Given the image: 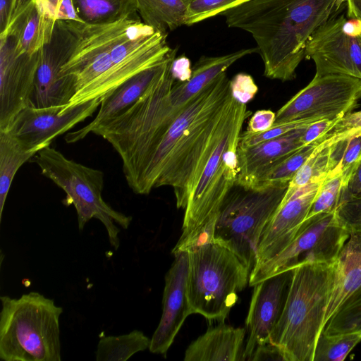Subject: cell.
<instances>
[{
    "instance_id": "cell-44",
    "label": "cell",
    "mask_w": 361,
    "mask_h": 361,
    "mask_svg": "<svg viewBox=\"0 0 361 361\" xmlns=\"http://www.w3.org/2000/svg\"><path fill=\"white\" fill-rule=\"evenodd\" d=\"M56 20L84 23L79 17L73 0H62L56 13Z\"/></svg>"
},
{
    "instance_id": "cell-13",
    "label": "cell",
    "mask_w": 361,
    "mask_h": 361,
    "mask_svg": "<svg viewBox=\"0 0 361 361\" xmlns=\"http://www.w3.org/2000/svg\"><path fill=\"white\" fill-rule=\"evenodd\" d=\"M101 99L65 109V105L44 108L27 106L21 110L4 130L26 150L39 152L50 146L59 135L92 116Z\"/></svg>"
},
{
    "instance_id": "cell-5",
    "label": "cell",
    "mask_w": 361,
    "mask_h": 361,
    "mask_svg": "<svg viewBox=\"0 0 361 361\" xmlns=\"http://www.w3.org/2000/svg\"><path fill=\"white\" fill-rule=\"evenodd\" d=\"M250 114L246 104L233 99L222 137L185 209L183 232L172 253L213 241L220 207L237 178V150L241 129Z\"/></svg>"
},
{
    "instance_id": "cell-21",
    "label": "cell",
    "mask_w": 361,
    "mask_h": 361,
    "mask_svg": "<svg viewBox=\"0 0 361 361\" xmlns=\"http://www.w3.org/2000/svg\"><path fill=\"white\" fill-rule=\"evenodd\" d=\"M305 128L295 129L249 147H238V174L235 185L252 188L257 179L271 166L303 146L301 137Z\"/></svg>"
},
{
    "instance_id": "cell-9",
    "label": "cell",
    "mask_w": 361,
    "mask_h": 361,
    "mask_svg": "<svg viewBox=\"0 0 361 361\" xmlns=\"http://www.w3.org/2000/svg\"><path fill=\"white\" fill-rule=\"evenodd\" d=\"M288 185L258 189L235 185L237 188L233 186L223 201L214 228L213 241L233 252L250 272L256 264L262 232Z\"/></svg>"
},
{
    "instance_id": "cell-42",
    "label": "cell",
    "mask_w": 361,
    "mask_h": 361,
    "mask_svg": "<svg viewBox=\"0 0 361 361\" xmlns=\"http://www.w3.org/2000/svg\"><path fill=\"white\" fill-rule=\"evenodd\" d=\"M171 75L178 82L188 81L192 74L190 60L184 56L175 58L171 65Z\"/></svg>"
},
{
    "instance_id": "cell-38",
    "label": "cell",
    "mask_w": 361,
    "mask_h": 361,
    "mask_svg": "<svg viewBox=\"0 0 361 361\" xmlns=\"http://www.w3.org/2000/svg\"><path fill=\"white\" fill-rule=\"evenodd\" d=\"M232 97L238 102L247 104L252 99L258 92V87L251 75L238 73L230 81Z\"/></svg>"
},
{
    "instance_id": "cell-7",
    "label": "cell",
    "mask_w": 361,
    "mask_h": 361,
    "mask_svg": "<svg viewBox=\"0 0 361 361\" xmlns=\"http://www.w3.org/2000/svg\"><path fill=\"white\" fill-rule=\"evenodd\" d=\"M188 295L193 313L224 321L249 283L250 272L227 247L211 241L190 247Z\"/></svg>"
},
{
    "instance_id": "cell-2",
    "label": "cell",
    "mask_w": 361,
    "mask_h": 361,
    "mask_svg": "<svg viewBox=\"0 0 361 361\" xmlns=\"http://www.w3.org/2000/svg\"><path fill=\"white\" fill-rule=\"evenodd\" d=\"M338 0H250L224 12L227 25L250 33L264 75L288 81L305 58L307 42L332 15Z\"/></svg>"
},
{
    "instance_id": "cell-43",
    "label": "cell",
    "mask_w": 361,
    "mask_h": 361,
    "mask_svg": "<svg viewBox=\"0 0 361 361\" xmlns=\"http://www.w3.org/2000/svg\"><path fill=\"white\" fill-rule=\"evenodd\" d=\"M250 360H284V359L279 348L269 341L257 346Z\"/></svg>"
},
{
    "instance_id": "cell-49",
    "label": "cell",
    "mask_w": 361,
    "mask_h": 361,
    "mask_svg": "<svg viewBox=\"0 0 361 361\" xmlns=\"http://www.w3.org/2000/svg\"><path fill=\"white\" fill-rule=\"evenodd\" d=\"M25 1L27 0H13L11 8V13H10V18L13 13V11L19 7L21 4H23ZM9 18V19H10Z\"/></svg>"
},
{
    "instance_id": "cell-1",
    "label": "cell",
    "mask_w": 361,
    "mask_h": 361,
    "mask_svg": "<svg viewBox=\"0 0 361 361\" xmlns=\"http://www.w3.org/2000/svg\"><path fill=\"white\" fill-rule=\"evenodd\" d=\"M230 81L224 72L185 104L174 107L170 92L175 80L167 71L97 129L119 154L133 192L148 195L170 186L177 207L186 208L224 131L233 99Z\"/></svg>"
},
{
    "instance_id": "cell-26",
    "label": "cell",
    "mask_w": 361,
    "mask_h": 361,
    "mask_svg": "<svg viewBox=\"0 0 361 361\" xmlns=\"http://www.w3.org/2000/svg\"><path fill=\"white\" fill-rule=\"evenodd\" d=\"M84 23L102 24L115 22L137 13V0H73Z\"/></svg>"
},
{
    "instance_id": "cell-6",
    "label": "cell",
    "mask_w": 361,
    "mask_h": 361,
    "mask_svg": "<svg viewBox=\"0 0 361 361\" xmlns=\"http://www.w3.org/2000/svg\"><path fill=\"white\" fill-rule=\"evenodd\" d=\"M0 358L5 361H61V307L37 292L0 298Z\"/></svg>"
},
{
    "instance_id": "cell-41",
    "label": "cell",
    "mask_w": 361,
    "mask_h": 361,
    "mask_svg": "<svg viewBox=\"0 0 361 361\" xmlns=\"http://www.w3.org/2000/svg\"><path fill=\"white\" fill-rule=\"evenodd\" d=\"M276 113L271 110H258L251 116L246 132L257 133L269 129L274 123Z\"/></svg>"
},
{
    "instance_id": "cell-22",
    "label": "cell",
    "mask_w": 361,
    "mask_h": 361,
    "mask_svg": "<svg viewBox=\"0 0 361 361\" xmlns=\"http://www.w3.org/2000/svg\"><path fill=\"white\" fill-rule=\"evenodd\" d=\"M245 329L224 323L209 328L186 349L185 361L244 360Z\"/></svg>"
},
{
    "instance_id": "cell-33",
    "label": "cell",
    "mask_w": 361,
    "mask_h": 361,
    "mask_svg": "<svg viewBox=\"0 0 361 361\" xmlns=\"http://www.w3.org/2000/svg\"><path fill=\"white\" fill-rule=\"evenodd\" d=\"M361 341V334L347 333L327 335L321 334L313 361H343Z\"/></svg>"
},
{
    "instance_id": "cell-16",
    "label": "cell",
    "mask_w": 361,
    "mask_h": 361,
    "mask_svg": "<svg viewBox=\"0 0 361 361\" xmlns=\"http://www.w3.org/2000/svg\"><path fill=\"white\" fill-rule=\"evenodd\" d=\"M293 269L270 276L254 286L246 319L248 336L244 360H250L255 348L269 341L279 320L289 292Z\"/></svg>"
},
{
    "instance_id": "cell-4",
    "label": "cell",
    "mask_w": 361,
    "mask_h": 361,
    "mask_svg": "<svg viewBox=\"0 0 361 361\" xmlns=\"http://www.w3.org/2000/svg\"><path fill=\"white\" fill-rule=\"evenodd\" d=\"M335 262H308L293 269L282 314L269 341L285 361H313L334 280Z\"/></svg>"
},
{
    "instance_id": "cell-17",
    "label": "cell",
    "mask_w": 361,
    "mask_h": 361,
    "mask_svg": "<svg viewBox=\"0 0 361 361\" xmlns=\"http://www.w3.org/2000/svg\"><path fill=\"white\" fill-rule=\"evenodd\" d=\"M320 183H309L284 196L262 232L255 267L277 255L292 242L307 218Z\"/></svg>"
},
{
    "instance_id": "cell-12",
    "label": "cell",
    "mask_w": 361,
    "mask_h": 361,
    "mask_svg": "<svg viewBox=\"0 0 361 361\" xmlns=\"http://www.w3.org/2000/svg\"><path fill=\"white\" fill-rule=\"evenodd\" d=\"M305 58L314 61V76L341 74L361 79V20L331 16L311 37Z\"/></svg>"
},
{
    "instance_id": "cell-48",
    "label": "cell",
    "mask_w": 361,
    "mask_h": 361,
    "mask_svg": "<svg viewBox=\"0 0 361 361\" xmlns=\"http://www.w3.org/2000/svg\"><path fill=\"white\" fill-rule=\"evenodd\" d=\"M45 1L47 2V4L51 8V9L54 11V12L56 14V13H57L60 4L62 0H45Z\"/></svg>"
},
{
    "instance_id": "cell-40",
    "label": "cell",
    "mask_w": 361,
    "mask_h": 361,
    "mask_svg": "<svg viewBox=\"0 0 361 361\" xmlns=\"http://www.w3.org/2000/svg\"><path fill=\"white\" fill-rule=\"evenodd\" d=\"M340 118H323L307 126L301 137L302 145L310 144L325 135Z\"/></svg>"
},
{
    "instance_id": "cell-31",
    "label": "cell",
    "mask_w": 361,
    "mask_h": 361,
    "mask_svg": "<svg viewBox=\"0 0 361 361\" xmlns=\"http://www.w3.org/2000/svg\"><path fill=\"white\" fill-rule=\"evenodd\" d=\"M334 136L336 140L331 146L329 175L342 173L347 185L361 161V133Z\"/></svg>"
},
{
    "instance_id": "cell-46",
    "label": "cell",
    "mask_w": 361,
    "mask_h": 361,
    "mask_svg": "<svg viewBox=\"0 0 361 361\" xmlns=\"http://www.w3.org/2000/svg\"><path fill=\"white\" fill-rule=\"evenodd\" d=\"M13 0H0V33L7 27Z\"/></svg>"
},
{
    "instance_id": "cell-10",
    "label": "cell",
    "mask_w": 361,
    "mask_h": 361,
    "mask_svg": "<svg viewBox=\"0 0 361 361\" xmlns=\"http://www.w3.org/2000/svg\"><path fill=\"white\" fill-rule=\"evenodd\" d=\"M350 233L334 212L307 218L292 242L280 253L254 267L249 285L308 262H335Z\"/></svg>"
},
{
    "instance_id": "cell-39",
    "label": "cell",
    "mask_w": 361,
    "mask_h": 361,
    "mask_svg": "<svg viewBox=\"0 0 361 361\" xmlns=\"http://www.w3.org/2000/svg\"><path fill=\"white\" fill-rule=\"evenodd\" d=\"M361 133V110L350 112L340 118L326 136L346 135Z\"/></svg>"
},
{
    "instance_id": "cell-25",
    "label": "cell",
    "mask_w": 361,
    "mask_h": 361,
    "mask_svg": "<svg viewBox=\"0 0 361 361\" xmlns=\"http://www.w3.org/2000/svg\"><path fill=\"white\" fill-rule=\"evenodd\" d=\"M186 9L185 0H137L142 22L164 34L185 25Z\"/></svg>"
},
{
    "instance_id": "cell-37",
    "label": "cell",
    "mask_w": 361,
    "mask_h": 361,
    "mask_svg": "<svg viewBox=\"0 0 361 361\" xmlns=\"http://www.w3.org/2000/svg\"><path fill=\"white\" fill-rule=\"evenodd\" d=\"M317 118H310L289 121L279 124H274L269 129L257 133H241L238 142V147L246 148L258 143L271 140L295 129L307 127L310 124L318 121Z\"/></svg>"
},
{
    "instance_id": "cell-23",
    "label": "cell",
    "mask_w": 361,
    "mask_h": 361,
    "mask_svg": "<svg viewBox=\"0 0 361 361\" xmlns=\"http://www.w3.org/2000/svg\"><path fill=\"white\" fill-rule=\"evenodd\" d=\"M361 286V233H352L336 262L334 280L324 326L345 299Z\"/></svg>"
},
{
    "instance_id": "cell-3",
    "label": "cell",
    "mask_w": 361,
    "mask_h": 361,
    "mask_svg": "<svg viewBox=\"0 0 361 361\" xmlns=\"http://www.w3.org/2000/svg\"><path fill=\"white\" fill-rule=\"evenodd\" d=\"M136 18L102 24L73 21L69 56L60 74L74 78L75 93L65 109L94 99H102L128 79L166 58L168 54L164 58L152 57L123 63L113 59L111 50L114 42Z\"/></svg>"
},
{
    "instance_id": "cell-20",
    "label": "cell",
    "mask_w": 361,
    "mask_h": 361,
    "mask_svg": "<svg viewBox=\"0 0 361 361\" xmlns=\"http://www.w3.org/2000/svg\"><path fill=\"white\" fill-rule=\"evenodd\" d=\"M56 20L45 0H27L13 11L0 37H10L18 54H34L51 42Z\"/></svg>"
},
{
    "instance_id": "cell-45",
    "label": "cell",
    "mask_w": 361,
    "mask_h": 361,
    "mask_svg": "<svg viewBox=\"0 0 361 361\" xmlns=\"http://www.w3.org/2000/svg\"><path fill=\"white\" fill-rule=\"evenodd\" d=\"M343 191L349 194H361V161L351 176Z\"/></svg>"
},
{
    "instance_id": "cell-36",
    "label": "cell",
    "mask_w": 361,
    "mask_h": 361,
    "mask_svg": "<svg viewBox=\"0 0 361 361\" xmlns=\"http://www.w3.org/2000/svg\"><path fill=\"white\" fill-rule=\"evenodd\" d=\"M334 213L350 234L361 233V194H349L343 191Z\"/></svg>"
},
{
    "instance_id": "cell-24",
    "label": "cell",
    "mask_w": 361,
    "mask_h": 361,
    "mask_svg": "<svg viewBox=\"0 0 361 361\" xmlns=\"http://www.w3.org/2000/svg\"><path fill=\"white\" fill-rule=\"evenodd\" d=\"M257 52V48H248L217 56H201L192 69L190 78L183 82H174L170 101L174 107L181 106L201 91L221 73L243 57Z\"/></svg>"
},
{
    "instance_id": "cell-47",
    "label": "cell",
    "mask_w": 361,
    "mask_h": 361,
    "mask_svg": "<svg viewBox=\"0 0 361 361\" xmlns=\"http://www.w3.org/2000/svg\"><path fill=\"white\" fill-rule=\"evenodd\" d=\"M348 1V17L357 18L361 20V0Z\"/></svg>"
},
{
    "instance_id": "cell-34",
    "label": "cell",
    "mask_w": 361,
    "mask_h": 361,
    "mask_svg": "<svg viewBox=\"0 0 361 361\" xmlns=\"http://www.w3.org/2000/svg\"><path fill=\"white\" fill-rule=\"evenodd\" d=\"M345 186L342 173L328 175L319 185L307 218L320 213L334 212Z\"/></svg>"
},
{
    "instance_id": "cell-19",
    "label": "cell",
    "mask_w": 361,
    "mask_h": 361,
    "mask_svg": "<svg viewBox=\"0 0 361 361\" xmlns=\"http://www.w3.org/2000/svg\"><path fill=\"white\" fill-rule=\"evenodd\" d=\"M176 49H171L163 61L134 75L103 97L95 118L85 127L67 133L66 142L71 144L84 139L99 126L132 106L165 73L176 58Z\"/></svg>"
},
{
    "instance_id": "cell-32",
    "label": "cell",
    "mask_w": 361,
    "mask_h": 361,
    "mask_svg": "<svg viewBox=\"0 0 361 361\" xmlns=\"http://www.w3.org/2000/svg\"><path fill=\"white\" fill-rule=\"evenodd\" d=\"M322 332L327 335L361 334V286L341 305Z\"/></svg>"
},
{
    "instance_id": "cell-30",
    "label": "cell",
    "mask_w": 361,
    "mask_h": 361,
    "mask_svg": "<svg viewBox=\"0 0 361 361\" xmlns=\"http://www.w3.org/2000/svg\"><path fill=\"white\" fill-rule=\"evenodd\" d=\"M323 140L324 138L322 137L280 159L258 178L252 188L289 185L299 169Z\"/></svg>"
},
{
    "instance_id": "cell-27",
    "label": "cell",
    "mask_w": 361,
    "mask_h": 361,
    "mask_svg": "<svg viewBox=\"0 0 361 361\" xmlns=\"http://www.w3.org/2000/svg\"><path fill=\"white\" fill-rule=\"evenodd\" d=\"M37 153L36 151L25 149L8 133L0 130V221L16 172Z\"/></svg>"
},
{
    "instance_id": "cell-18",
    "label": "cell",
    "mask_w": 361,
    "mask_h": 361,
    "mask_svg": "<svg viewBox=\"0 0 361 361\" xmlns=\"http://www.w3.org/2000/svg\"><path fill=\"white\" fill-rule=\"evenodd\" d=\"M174 261L165 276L163 311L150 341L151 353L165 355L188 316L192 314L188 295V252L173 253Z\"/></svg>"
},
{
    "instance_id": "cell-29",
    "label": "cell",
    "mask_w": 361,
    "mask_h": 361,
    "mask_svg": "<svg viewBox=\"0 0 361 361\" xmlns=\"http://www.w3.org/2000/svg\"><path fill=\"white\" fill-rule=\"evenodd\" d=\"M324 136L326 139L317 145L290 181L285 197L309 183L322 182L330 173L331 146L336 137Z\"/></svg>"
},
{
    "instance_id": "cell-15",
    "label": "cell",
    "mask_w": 361,
    "mask_h": 361,
    "mask_svg": "<svg viewBox=\"0 0 361 361\" xmlns=\"http://www.w3.org/2000/svg\"><path fill=\"white\" fill-rule=\"evenodd\" d=\"M39 60V51L18 54L13 40L0 37V130L29 106Z\"/></svg>"
},
{
    "instance_id": "cell-14",
    "label": "cell",
    "mask_w": 361,
    "mask_h": 361,
    "mask_svg": "<svg viewBox=\"0 0 361 361\" xmlns=\"http://www.w3.org/2000/svg\"><path fill=\"white\" fill-rule=\"evenodd\" d=\"M71 23L70 20H57L51 42L39 50V65L29 106H66L75 94L74 78L60 74L61 68L69 56Z\"/></svg>"
},
{
    "instance_id": "cell-35",
    "label": "cell",
    "mask_w": 361,
    "mask_h": 361,
    "mask_svg": "<svg viewBox=\"0 0 361 361\" xmlns=\"http://www.w3.org/2000/svg\"><path fill=\"white\" fill-rule=\"evenodd\" d=\"M250 0H185L186 14L185 25L190 26L202 20L221 15Z\"/></svg>"
},
{
    "instance_id": "cell-11",
    "label": "cell",
    "mask_w": 361,
    "mask_h": 361,
    "mask_svg": "<svg viewBox=\"0 0 361 361\" xmlns=\"http://www.w3.org/2000/svg\"><path fill=\"white\" fill-rule=\"evenodd\" d=\"M361 99V79L346 75L314 76L276 113L274 124L310 118H342Z\"/></svg>"
},
{
    "instance_id": "cell-28",
    "label": "cell",
    "mask_w": 361,
    "mask_h": 361,
    "mask_svg": "<svg viewBox=\"0 0 361 361\" xmlns=\"http://www.w3.org/2000/svg\"><path fill=\"white\" fill-rule=\"evenodd\" d=\"M150 341L139 330L117 336H102L97 344L96 360L126 361L135 353L149 348Z\"/></svg>"
},
{
    "instance_id": "cell-8",
    "label": "cell",
    "mask_w": 361,
    "mask_h": 361,
    "mask_svg": "<svg viewBox=\"0 0 361 361\" xmlns=\"http://www.w3.org/2000/svg\"><path fill=\"white\" fill-rule=\"evenodd\" d=\"M33 161L43 176L66 192L63 204L74 206L79 230L82 231L93 218L99 220L107 231L111 246L118 250L120 230L115 224L127 229L132 217L114 210L103 200V172L69 159L50 146L39 150Z\"/></svg>"
}]
</instances>
